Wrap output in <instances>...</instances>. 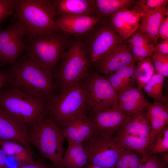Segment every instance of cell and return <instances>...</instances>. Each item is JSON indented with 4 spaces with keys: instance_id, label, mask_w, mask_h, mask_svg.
<instances>
[{
    "instance_id": "39",
    "label": "cell",
    "mask_w": 168,
    "mask_h": 168,
    "mask_svg": "<svg viewBox=\"0 0 168 168\" xmlns=\"http://www.w3.org/2000/svg\"><path fill=\"white\" fill-rule=\"evenodd\" d=\"M19 168H48L41 161H34L20 166Z\"/></svg>"
},
{
    "instance_id": "36",
    "label": "cell",
    "mask_w": 168,
    "mask_h": 168,
    "mask_svg": "<svg viewBox=\"0 0 168 168\" xmlns=\"http://www.w3.org/2000/svg\"><path fill=\"white\" fill-rule=\"evenodd\" d=\"M105 77L112 87L117 92L132 88L127 85L122 78L115 72Z\"/></svg>"
},
{
    "instance_id": "8",
    "label": "cell",
    "mask_w": 168,
    "mask_h": 168,
    "mask_svg": "<svg viewBox=\"0 0 168 168\" xmlns=\"http://www.w3.org/2000/svg\"><path fill=\"white\" fill-rule=\"evenodd\" d=\"M79 35L90 64H94L124 41L111 26L108 17H103L89 31Z\"/></svg>"
},
{
    "instance_id": "23",
    "label": "cell",
    "mask_w": 168,
    "mask_h": 168,
    "mask_svg": "<svg viewBox=\"0 0 168 168\" xmlns=\"http://www.w3.org/2000/svg\"><path fill=\"white\" fill-rule=\"evenodd\" d=\"M128 42L135 61L151 57L152 55L155 46L145 35L136 32Z\"/></svg>"
},
{
    "instance_id": "18",
    "label": "cell",
    "mask_w": 168,
    "mask_h": 168,
    "mask_svg": "<svg viewBox=\"0 0 168 168\" xmlns=\"http://www.w3.org/2000/svg\"><path fill=\"white\" fill-rule=\"evenodd\" d=\"M142 16L130 9H125L108 17L112 26L124 41L136 31Z\"/></svg>"
},
{
    "instance_id": "44",
    "label": "cell",
    "mask_w": 168,
    "mask_h": 168,
    "mask_svg": "<svg viewBox=\"0 0 168 168\" xmlns=\"http://www.w3.org/2000/svg\"><path fill=\"white\" fill-rule=\"evenodd\" d=\"M85 168H104L100 166L93 165H89Z\"/></svg>"
},
{
    "instance_id": "31",
    "label": "cell",
    "mask_w": 168,
    "mask_h": 168,
    "mask_svg": "<svg viewBox=\"0 0 168 168\" xmlns=\"http://www.w3.org/2000/svg\"><path fill=\"white\" fill-rule=\"evenodd\" d=\"M168 152V125L164 127L156 138L148 155Z\"/></svg>"
},
{
    "instance_id": "28",
    "label": "cell",
    "mask_w": 168,
    "mask_h": 168,
    "mask_svg": "<svg viewBox=\"0 0 168 168\" xmlns=\"http://www.w3.org/2000/svg\"><path fill=\"white\" fill-rule=\"evenodd\" d=\"M155 72L151 57L138 61L133 76L137 87L143 89Z\"/></svg>"
},
{
    "instance_id": "29",
    "label": "cell",
    "mask_w": 168,
    "mask_h": 168,
    "mask_svg": "<svg viewBox=\"0 0 168 168\" xmlns=\"http://www.w3.org/2000/svg\"><path fill=\"white\" fill-rule=\"evenodd\" d=\"M168 2L167 0H139L136 1L130 10L143 16L167 4Z\"/></svg>"
},
{
    "instance_id": "30",
    "label": "cell",
    "mask_w": 168,
    "mask_h": 168,
    "mask_svg": "<svg viewBox=\"0 0 168 168\" xmlns=\"http://www.w3.org/2000/svg\"><path fill=\"white\" fill-rule=\"evenodd\" d=\"M140 161L138 154L124 149L114 168H139Z\"/></svg>"
},
{
    "instance_id": "12",
    "label": "cell",
    "mask_w": 168,
    "mask_h": 168,
    "mask_svg": "<svg viewBox=\"0 0 168 168\" xmlns=\"http://www.w3.org/2000/svg\"><path fill=\"white\" fill-rule=\"evenodd\" d=\"M25 34L16 23L0 31L1 64H14L25 50Z\"/></svg>"
},
{
    "instance_id": "9",
    "label": "cell",
    "mask_w": 168,
    "mask_h": 168,
    "mask_svg": "<svg viewBox=\"0 0 168 168\" xmlns=\"http://www.w3.org/2000/svg\"><path fill=\"white\" fill-rule=\"evenodd\" d=\"M151 126L146 108L128 116L115 136L124 149L135 152L143 157L148 153Z\"/></svg>"
},
{
    "instance_id": "20",
    "label": "cell",
    "mask_w": 168,
    "mask_h": 168,
    "mask_svg": "<svg viewBox=\"0 0 168 168\" xmlns=\"http://www.w3.org/2000/svg\"><path fill=\"white\" fill-rule=\"evenodd\" d=\"M55 16L69 15H95L93 0H53Z\"/></svg>"
},
{
    "instance_id": "1",
    "label": "cell",
    "mask_w": 168,
    "mask_h": 168,
    "mask_svg": "<svg viewBox=\"0 0 168 168\" xmlns=\"http://www.w3.org/2000/svg\"><path fill=\"white\" fill-rule=\"evenodd\" d=\"M6 73L7 83L11 88L19 89L45 102L55 95L53 75L27 56H20Z\"/></svg>"
},
{
    "instance_id": "45",
    "label": "cell",
    "mask_w": 168,
    "mask_h": 168,
    "mask_svg": "<svg viewBox=\"0 0 168 168\" xmlns=\"http://www.w3.org/2000/svg\"><path fill=\"white\" fill-rule=\"evenodd\" d=\"M2 0H0V3L2 2Z\"/></svg>"
},
{
    "instance_id": "35",
    "label": "cell",
    "mask_w": 168,
    "mask_h": 168,
    "mask_svg": "<svg viewBox=\"0 0 168 168\" xmlns=\"http://www.w3.org/2000/svg\"><path fill=\"white\" fill-rule=\"evenodd\" d=\"M16 0H2L0 3V24L15 13Z\"/></svg>"
},
{
    "instance_id": "4",
    "label": "cell",
    "mask_w": 168,
    "mask_h": 168,
    "mask_svg": "<svg viewBox=\"0 0 168 168\" xmlns=\"http://www.w3.org/2000/svg\"><path fill=\"white\" fill-rule=\"evenodd\" d=\"M72 38L63 54L59 68L54 73V84L61 92L80 81L90 73V63L79 35Z\"/></svg>"
},
{
    "instance_id": "25",
    "label": "cell",
    "mask_w": 168,
    "mask_h": 168,
    "mask_svg": "<svg viewBox=\"0 0 168 168\" xmlns=\"http://www.w3.org/2000/svg\"><path fill=\"white\" fill-rule=\"evenodd\" d=\"M134 0H93L95 15L101 17H109L119 11L131 8Z\"/></svg>"
},
{
    "instance_id": "42",
    "label": "cell",
    "mask_w": 168,
    "mask_h": 168,
    "mask_svg": "<svg viewBox=\"0 0 168 168\" xmlns=\"http://www.w3.org/2000/svg\"><path fill=\"white\" fill-rule=\"evenodd\" d=\"M7 158L6 153L0 148V168H7L6 166Z\"/></svg>"
},
{
    "instance_id": "22",
    "label": "cell",
    "mask_w": 168,
    "mask_h": 168,
    "mask_svg": "<svg viewBox=\"0 0 168 168\" xmlns=\"http://www.w3.org/2000/svg\"><path fill=\"white\" fill-rule=\"evenodd\" d=\"M146 110L151 126L149 152L157 135L168 125V104L163 105L154 100L146 108Z\"/></svg>"
},
{
    "instance_id": "13",
    "label": "cell",
    "mask_w": 168,
    "mask_h": 168,
    "mask_svg": "<svg viewBox=\"0 0 168 168\" xmlns=\"http://www.w3.org/2000/svg\"><path fill=\"white\" fill-rule=\"evenodd\" d=\"M96 131L115 135L120 129L128 117L119 108L90 112L87 115Z\"/></svg>"
},
{
    "instance_id": "5",
    "label": "cell",
    "mask_w": 168,
    "mask_h": 168,
    "mask_svg": "<svg viewBox=\"0 0 168 168\" xmlns=\"http://www.w3.org/2000/svg\"><path fill=\"white\" fill-rule=\"evenodd\" d=\"M46 103L18 89L0 91V107L26 126L32 127L45 118Z\"/></svg>"
},
{
    "instance_id": "16",
    "label": "cell",
    "mask_w": 168,
    "mask_h": 168,
    "mask_svg": "<svg viewBox=\"0 0 168 168\" xmlns=\"http://www.w3.org/2000/svg\"><path fill=\"white\" fill-rule=\"evenodd\" d=\"M103 18L96 16L69 15L57 17L54 21L61 31L71 36L81 35L86 33Z\"/></svg>"
},
{
    "instance_id": "17",
    "label": "cell",
    "mask_w": 168,
    "mask_h": 168,
    "mask_svg": "<svg viewBox=\"0 0 168 168\" xmlns=\"http://www.w3.org/2000/svg\"><path fill=\"white\" fill-rule=\"evenodd\" d=\"M68 143H82L96 131L95 128L85 112L68 122L63 128Z\"/></svg>"
},
{
    "instance_id": "27",
    "label": "cell",
    "mask_w": 168,
    "mask_h": 168,
    "mask_svg": "<svg viewBox=\"0 0 168 168\" xmlns=\"http://www.w3.org/2000/svg\"><path fill=\"white\" fill-rule=\"evenodd\" d=\"M165 77L156 71L143 89L149 97L163 105L168 104V99L163 94Z\"/></svg>"
},
{
    "instance_id": "34",
    "label": "cell",
    "mask_w": 168,
    "mask_h": 168,
    "mask_svg": "<svg viewBox=\"0 0 168 168\" xmlns=\"http://www.w3.org/2000/svg\"><path fill=\"white\" fill-rule=\"evenodd\" d=\"M167 164L162 161L157 154L146 155L141 158L139 168H167Z\"/></svg>"
},
{
    "instance_id": "33",
    "label": "cell",
    "mask_w": 168,
    "mask_h": 168,
    "mask_svg": "<svg viewBox=\"0 0 168 168\" xmlns=\"http://www.w3.org/2000/svg\"><path fill=\"white\" fill-rule=\"evenodd\" d=\"M135 66V62L132 63L122 66L115 72L130 88L136 87L134 86L133 77Z\"/></svg>"
},
{
    "instance_id": "21",
    "label": "cell",
    "mask_w": 168,
    "mask_h": 168,
    "mask_svg": "<svg viewBox=\"0 0 168 168\" xmlns=\"http://www.w3.org/2000/svg\"><path fill=\"white\" fill-rule=\"evenodd\" d=\"M168 14L167 4L141 17L136 32L144 34L156 45L159 39V29L165 16Z\"/></svg>"
},
{
    "instance_id": "38",
    "label": "cell",
    "mask_w": 168,
    "mask_h": 168,
    "mask_svg": "<svg viewBox=\"0 0 168 168\" xmlns=\"http://www.w3.org/2000/svg\"><path fill=\"white\" fill-rule=\"evenodd\" d=\"M153 52L168 55V39L163 40L156 45Z\"/></svg>"
},
{
    "instance_id": "14",
    "label": "cell",
    "mask_w": 168,
    "mask_h": 168,
    "mask_svg": "<svg viewBox=\"0 0 168 168\" xmlns=\"http://www.w3.org/2000/svg\"><path fill=\"white\" fill-rule=\"evenodd\" d=\"M135 61L128 44H122L111 50L95 65L99 72L106 76L122 66Z\"/></svg>"
},
{
    "instance_id": "26",
    "label": "cell",
    "mask_w": 168,
    "mask_h": 168,
    "mask_svg": "<svg viewBox=\"0 0 168 168\" xmlns=\"http://www.w3.org/2000/svg\"><path fill=\"white\" fill-rule=\"evenodd\" d=\"M0 146L7 156L14 157L21 166L34 161L31 150L17 142L0 140Z\"/></svg>"
},
{
    "instance_id": "7",
    "label": "cell",
    "mask_w": 168,
    "mask_h": 168,
    "mask_svg": "<svg viewBox=\"0 0 168 168\" xmlns=\"http://www.w3.org/2000/svg\"><path fill=\"white\" fill-rule=\"evenodd\" d=\"M28 136L30 144L36 148L43 157L49 160L56 168H63V145L65 138L63 128L50 118H45L32 126Z\"/></svg>"
},
{
    "instance_id": "32",
    "label": "cell",
    "mask_w": 168,
    "mask_h": 168,
    "mask_svg": "<svg viewBox=\"0 0 168 168\" xmlns=\"http://www.w3.org/2000/svg\"><path fill=\"white\" fill-rule=\"evenodd\" d=\"M151 57L155 71L165 77H168V55L153 52Z\"/></svg>"
},
{
    "instance_id": "37",
    "label": "cell",
    "mask_w": 168,
    "mask_h": 168,
    "mask_svg": "<svg viewBox=\"0 0 168 168\" xmlns=\"http://www.w3.org/2000/svg\"><path fill=\"white\" fill-rule=\"evenodd\" d=\"M159 35L163 40L168 39V14L165 16L160 24Z\"/></svg>"
},
{
    "instance_id": "40",
    "label": "cell",
    "mask_w": 168,
    "mask_h": 168,
    "mask_svg": "<svg viewBox=\"0 0 168 168\" xmlns=\"http://www.w3.org/2000/svg\"><path fill=\"white\" fill-rule=\"evenodd\" d=\"M6 166L7 168H19L21 165L14 157L7 156Z\"/></svg>"
},
{
    "instance_id": "46",
    "label": "cell",
    "mask_w": 168,
    "mask_h": 168,
    "mask_svg": "<svg viewBox=\"0 0 168 168\" xmlns=\"http://www.w3.org/2000/svg\"><path fill=\"white\" fill-rule=\"evenodd\" d=\"M0 64H1L0 63Z\"/></svg>"
},
{
    "instance_id": "43",
    "label": "cell",
    "mask_w": 168,
    "mask_h": 168,
    "mask_svg": "<svg viewBox=\"0 0 168 168\" xmlns=\"http://www.w3.org/2000/svg\"><path fill=\"white\" fill-rule=\"evenodd\" d=\"M160 156L158 157L164 163L167 164L168 162V152L160 153Z\"/></svg>"
},
{
    "instance_id": "41",
    "label": "cell",
    "mask_w": 168,
    "mask_h": 168,
    "mask_svg": "<svg viewBox=\"0 0 168 168\" xmlns=\"http://www.w3.org/2000/svg\"><path fill=\"white\" fill-rule=\"evenodd\" d=\"M7 78L6 72L0 69V91L7 83Z\"/></svg>"
},
{
    "instance_id": "19",
    "label": "cell",
    "mask_w": 168,
    "mask_h": 168,
    "mask_svg": "<svg viewBox=\"0 0 168 168\" xmlns=\"http://www.w3.org/2000/svg\"><path fill=\"white\" fill-rule=\"evenodd\" d=\"M119 109L130 116L146 108L151 103L145 98L142 90L137 87L117 92Z\"/></svg>"
},
{
    "instance_id": "3",
    "label": "cell",
    "mask_w": 168,
    "mask_h": 168,
    "mask_svg": "<svg viewBox=\"0 0 168 168\" xmlns=\"http://www.w3.org/2000/svg\"><path fill=\"white\" fill-rule=\"evenodd\" d=\"M72 38L61 31L24 40L27 57L53 76Z\"/></svg>"
},
{
    "instance_id": "2",
    "label": "cell",
    "mask_w": 168,
    "mask_h": 168,
    "mask_svg": "<svg viewBox=\"0 0 168 168\" xmlns=\"http://www.w3.org/2000/svg\"><path fill=\"white\" fill-rule=\"evenodd\" d=\"M15 13L27 38L61 31L54 21L52 0H16Z\"/></svg>"
},
{
    "instance_id": "11",
    "label": "cell",
    "mask_w": 168,
    "mask_h": 168,
    "mask_svg": "<svg viewBox=\"0 0 168 168\" xmlns=\"http://www.w3.org/2000/svg\"><path fill=\"white\" fill-rule=\"evenodd\" d=\"M86 109L100 111L118 108V95L104 76L90 72L84 84Z\"/></svg>"
},
{
    "instance_id": "15",
    "label": "cell",
    "mask_w": 168,
    "mask_h": 168,
    "mask_svg": "<svg viewBox=\"0 0 168 168\" xmlns=\"http://www.w3.org/2000/svg\"><path fill=\"white\" fill-rule=\"evenodd\" d=\"M0 140L14 141L31 150L27 126L8 114L1 107Z\"/></svg>"
},
{
    "instance_id": "10",
    "label": "cell",
    "mask_w": 168,
    "mask_h": 168,
    "mask_svg": "<svg viewBox=\"0 0 168 168\" xmlns=\"http://www.w3.org/2000/svg\"><path fill=\"white\" fill-rule=\"evenodd\" d=\"M88 157V164L104 168H114L124 149L115 135L96 131L82 143Z\"/></svg>"
},
{
    "instance_id": "6",
    "label": "cell",
    "mask_w": 168,
    "mask_h": 168,
    "mask_svg": "<svg viewBox=\"0 0 168 168\" xmlns=\"http://www.w3.org/2000/svg\"><path fill=\"white\" fill-rule=\"evenodd\" d=\"M85 79L55 95L46 103L47 115L62 128L69 121L86 112Z\"/></svg>"
},
{
    "instance_id": "24",
    "label": "cell",
    "mask_w": 168,
    "mask_h": 168,
    "mask_svg": "<svg viewBox=\"0 0 168 168\" xmlns=\"http://www.w3.org/2000/svg\"><path fill=\"white\" fill-rule=\"evenodd\" d=\"M62 161L63 168H82L88 164V157L82 143H68Z\"/></svg>"
}]
</instances>
